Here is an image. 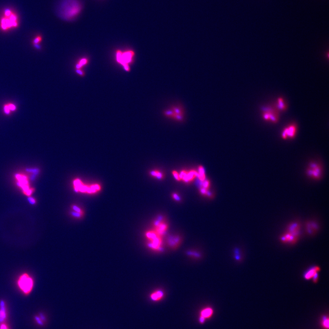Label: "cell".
Here are the masks:
<instances>
[{
    "label": "cell",
    "mask_w": 329,
    "mask_h": 329,
    "mask_svg": "<svg viewBox=\"0 0 329 329\" xmlns=\"http://www.w3.org/2000/svg\"><path fill=\"white\" fill-rule=\"evenodd\" d=\"M83 5L80 0H63L59 8V15L64 20L71 21L82 12Z\"/></svg>",
    "instance_id": "1"
},
{
    "label": "cell",
    "mask_w": 329,
    "mask_h": 329,
    "mask_svg": "<svg viewBox=\"0 0 329 329\" xmlns=\"http://www.w3.org/2000/svg\"><path fill=\"white\" fill-rule=\"evenodd\" d=\"M19 26V17L16 13L10 9L5 10L0 19V28L1 30L8 31L17 28Z\"/></svg>",
    "instance_id": "2"
},
{
    "label": "cell",
    "mask_w": 329,
    "mask_h": 329,
    "mask_svg": "<svg viewBox=\"0 0 329 329\" xmlns=\"http://www.w3.org/2000/svg\"><path fill=\"white\" fill-rule=\"evenodd\" d=\"M16 284L19 290L23 295L27 296L33 291L34 281L32 276L29 273H23L17 277Z\"/></svg>",
    "instance_id": "3"
},
{
    "label": "cell",
    "mask_w": 329,
    "mask_h": 329,
    "mask_svg": "<svg viewBox=\"0 0 329 329\" xmlns=\"http://www.w3.org/2000/svg\"><path fill=\"white\" fill-rule=\"evenodd\" d=\"M145 235L147 240V246L149 249L155 252L163 251L162 237L157 234L152 229L146 231Z\"/></svg>",
    "instance_id": "4"
},
{
    "label": "cell",
    "mask_w": 329,
    "mask_h": 329,
    "mask_svg": "<svg viewBox=\"0 0 329 329\" xmlns=\"http://www.w3.org/2000/svg\"><path fill=\"white\" fill-rule=\"evenodd\" d=\"M73 185L74 186V191L76 193L81 192L93 194L98 193L102 190V187L100 184L96 183L91 185H85L79 179H76L73 182Z\"/></svg>",
    "instance_id": "5"
},
{
    "label": "cell",
    "mask_w": 329,
    "mask_h": 329,
    "mask_svg": "<svg viewBox=\"0 0 329 329\" xmlns=\"http://www.w3.org/2000/svg\"><path fill=\"white\" fill-rule=\"evenodd\" d=\"M184 114V108L180 104L171 105L163 112V114L165 117L178 122L183 121Z\"/></svg>",
    "instance_id": "6"
},
{
    "label": "cell",
    "mask_w": 329,
    "mask_h": 329,
    "mask_svg": "<svg viewBox=\"0 0 329 329\" xmlns=\"http://www.w3.org/2000/svg\"><path fill=\"white\" fill-rule=\"evenodd\" d=\"M134 55L135 53L132 50L125 52L118 50L116 53V60L118 63L123 66L126 71L129 72L130 70L129 64L132 63Z\"/></svg>",
    "instance_id": "7"
},
{
    "label": "cell",
    "mask_w": 329,
    "mask_h": 329,
    "mask_svg": "<svg viewBox=\"0 0 329 329\" xmlns=\"http://www.w3.org/2000/svg\"><path fill=\"white\" fill-rule=\"evenodd\" d=\"M153 230L161 237H163L168 231V223L164 217L160 215L157 217L152 223Z\"/></svg>",
    "instance_id": "8"
},
{
    "label": "cell",
    "mask_w": 329,
    "mask_h": 329,
    "mask_svg": "<svg viewBox=\"0 0 329 329\" xmlns=\"http://www.w3.org/2000/svg\"><path fill=\"white\" fill-rule=\"evenodd\" d=\"M278 111L272 107H267L263 108L262 117L266 121L276 123L278 121Z\"/></svg>",
    "instance_id": "9"
},
{
    "label": "cell",
    "mask_w": 329,
    "mask_h": 329,
    "mask_svg": "<svg viewBox=\"0 0 329 329\" xmlns=\"http://www.w3.org/2000/svg\"><path fill=\"white\" fill-rule=\"evenodd\" d=\"M322 168L321 166L315 163H311L307 170L308 176L318 179L321 177Z\"/></svg>",
    "instance_id": "10"
},
{
    "label": "cell",
    "mask_w": 329,
    "mask_h": 329,
    "mask_svg": "<svg viewBox=\"0 0 329 329\" xmlns=\"http://www.w3.org/2000/svg\"><path fill=\"white\" fill-rule=\"evenodd\" d=\"M167 244L171 249H177L182 242V238L179 235H170L166 240Z\"/></svg>",
    "instance_id": "11"
},
{
    "label": "cell",
    "mask_w": 329,
    "mask_h": 329,
    "mask_svg": "<svg viewBox=\"0 0 329 329\" xmlns=\"http://www.w3.org/2000/svg\"><path fill=\"white\" fill-rule=\"evenodd\" d=\"M297 131L296 125L291 124L286 127L283 130L282 134L283 139H286L287 138H293L295 136Z\"/></svg>",
    "instance_id": "12"
},
{
    "label": "cell",
    "mask_w": 329,
    "mask_h": 329,
    "mask_svg": "<svg viewBox=\"0 0 329 329\" xmlns=\"http://www.w3.org/2000/svg\"><path fill=\"white\" fill-rule=\"evenodd\" d=\"M300 226L299 223H293L290 224L287 229V232L299 238L300 235Z\"/></svg>",
    "instance_id": "13"
},
{
    "label": "cell",
    "mask_w": 329,
    "mask_h": 329,
    "mask_svg": "<svg viewBox=\"0 0 329 329\" xmlns=\"http://www.w3.org/2000/svg\"><path fill=\"white\" fill-rule=\"evenodd\" d=\"M319 271H320V268L319 266H312L308 269V270L304 273L303 275L304 278L307 280H308L311 279H312L314 276L317 273H319Z\"/></svg>",
    "instance_id": "14"
},
{
    "label": "cell",
    "mask_w": 329,
    "mask_h": 329,
    "mask_svg": "<svg viewBox=\"0 0 329 329\" xmlns=\"http://www.w3.org/2000/svg\"><path fill=\"white\" fill-rule=\"evenodd\" d=\"M164 293L162 290H155L149 295V299L153 302H158L162 300L164 298Z\"/></svg>",
    "instance_id": "15"
},
{
    "label": "cell",
    "mask_w": 329,
    "mask_h": 329,
    "mask_svg": "<svg viewBox=\"0 0 329 329\" xmlns=\"http://www.w3.org/2000/svg\"><path fill=\"white\" fill-rule=\"evenodd\" d=\"M214 314V310L211 307H206L202 308L199 313V316L204 318L207 321L211 318Z\"/></svg>",
    "instance_id": "16"
},
{
    "label": "cell",
    "mask_w": 329,
    "mask_h": 329,
    "mask_svg": "<svg viewBox=\"0 0 329 329\" xmlns=\"http://www.w3.org/2000/svg\"><path fill=\"white\" fill-rule=\"evenodd\" d=\"M298 239V238L295 237V236L288 233L287 232L284 235H282L280 237L281 242L285 243L288 244L295 243L297 241Z\"/></svg>",
    "instance_id": "17"
},
{
    "label": "cell",
    "mask_w": 329,
    "mask_h": 329,
    "mask_svg": "<svg viewBox=\"0 0 329 329\" xmlns=\"http://www.w3.org/2000/svg\"><path fill=\"white\" fill-rule=\"evenodd\" d=\"M318 227L317 223L315 222H308L306 225L307 231L308 234L312 235L315 233V232L318 230Z\"/></svg>",
    "instance_id": "18"
},
{
    "label": "cell",
    "mask_w": 329,
    "mask_h": 329,
    "mask_svg": "<svg viewBox=\"0 0 329 329\" xmlns=\"http://www.w3.org/2000/svg\"><path fill=\"white\" fill-rule=\"evenodd\" d=\"M17 110V106L13 103H7L3 106V112L5 114L9 115L12 112H15Z\"/></svg>",
    "instance_id": "19"
},
{
    "label": "cell",
    "mask_w": 329,
    "mask_h": 329,
    "mask_svg": "<svg viewBox=\"0 0 329 329\" xmlns=\"http://www.w3.org/2000/svg\"><path fill=\"white\" fill-rule=\"evenodd\" d=\"M277 109L278 111H284L287 109V105L286 103L283 98L279 97L278 98L277 101Z\"/></svg>",
    "instance_id": "20"
},
{
    "label": "cell",
    "mask_w": 329,
    "mask_h": 329,
    "mask_svg": "<svg viewBox=\"0 0 329 329\" xmlns=\"http://www.w3.org/2000/svg\"><path fill=\"white\" fill-rule=\"evenodd\" d=\"M149 174L151 176L156 178L158 180H162L164 178V175L163 173L158 170H154L149 171Z\"/></svg>",
    "instance_id": "21"
},
{
    "label": "cell",
    "mask_w": 329,
    "mask_h": 329,
    "mask_svg": "<svg viewBox=\"0 0 329 329\" xmlns=\"http://www.w3.org/2000/svg\"><path fill=\"white\" fill-rule=\"evenodd\" d=\"M1 308H0V322L4 321L7 317V312L6 311L4 302H2L1 304Z\"/></svg>",
    "instance_id": "22"
},
{
    "label": "cell",
    "mask_w": 329,
    "mask_h": 329,
    "mask_svg": "<svg viewBox=\"0 0 329 329\" xmlns=\"http://www.w3.org/2000/svg\"><path fill=\"white\" fill-rule=\"evenodd\" d=\"M198 178L201 182H203L206 179L205 174V170L204 167L200 166L198 167Z\"/></svg>",
    "instance_id": "23"
},
{
    "label": "cell",
    "mask_w": 329,
    "mask_h": 329,
    "mask_svg": "<svg viewBox=\"0 0 329 329\" xmlns=\"http://www.w3.org/2000/svg\"><path fill=\"white\" fill-rule=\"evenodd\" d=\"M71 209L72 211H75L76 212L81 213L85 215V212L83 209H82L81 207L76 204H72L71 206Z\"/></svg>",
    "instance_id": "24"
},
{
    "label": "cell",
    "mask_w": 329,
    "mask_h": 329,
    "mask_svg": "<svg viewBox=\"0 0 329 329\" xmlns=\"http://www.w3.org/2000/svg\"><path fill=\"white\" fill-rule=\"evenodd\" d=\"M87 62L88 60L87 59H82L80 60V61L79 62V63L76 65V69H80L81 68L82 66H83V65H86V64L87 63Z\"/></svg>",
    "instance_id": "25"
},
{
    "label": "cell",
    "mask_w": 329,
    "mask_h": 329,
    "mask_svg": "<svg viewBox=\"0 0 329 329\" xmlns=\"http://www.w3.org/2000/svg\"><path fill=\"white\" fill-rule=\"evenodd\" d=\"M70 215L74 217L75 219H81L84 217V215L83 214H81V213H78L76 212L75 211H70Z\"/></svg>",
    "instance_id": "26"
},
{
    "label": "cell",
    "mask_w": 329,
    "mask_h": 329,
    "mask_svg": "<svg viewBox=\"0 0 329 329\" xmlns=\"http://www.w3.org/2000/svg\"><path fill=\"white\" fill-rule=\"evenodd\" d=\"M172 175H173V177L177 181H181V178H180V174L179 173L176 171H173L172 172Z\"/></svg>",
    "instance_id": "27"
},
{
    "label": "cell",
    "mask_w": 329,
    "mask_h": 329,
    "mask_svg": "<svg viewBox=\"0 0 329 329\" xmlns=\"http://www.w3.org/2000/svg\"><path fill=\"white\" fill-rule=\"evenodd\" d=\"M42 40V38L41 36L39 35V36H36V38H34V39L33 43L35 45H38L41 42Z\"/></svg>",
    "instance_id": "28"
},
{
    "label": "cell",
    "mask_w": 329,
    "mask_h": 329,
    "mask_svg": "<svg viewBox=\"0 0 329 329\" xmlns=\"http://www.w3.org/2000/svg\"><path fill=\"white\" fill-rule=\"evenodd\" d=\"M171 197H172V198L174 199L176 201L179 202L181 201V197L177 193H173L171 194Z\"/></svg>",
    "instance_id": "29"
},
{
    "label": "cell",
    "mask_w": 329,
    "mask_h": 329,
    "mask_svg": "<svg viewBox=\"0 0 329 329\" xmlns=\"http://www.w3.org/2000/svg\"><path fill=\"white\" fill-rule=\"evenodd\" d=\"M203 183H202V187H204L206 189H208L210 187V182L209 180L205 179L204 181H203Z\"/></svg>",
    "instance_id": "30"
},
{
    "label": "cell",
    "mask_w": 329,
    "mask_h": 329,
    "mask_svg": "<svg viewBox=\"0 0 329 329\" xmlns=\"http://www.w3.org/2000/svg\"><path fill=\"white\" fill-rule=\"evenodd\" d=\"M329 319L328 318L325 317L323 320V326L326 329L329 328Z\"/></svg>",
    "instance_id": "31"
},
{
    "label": "cell",
    "mask_w": 329,
    "mask_h": 329,
    "mask_svg": "<svg viewBox=\"0 0 329 329\" xmlns=\"http://www.w3.org/2000/svg\"><path fill=\"white\" fill-rule=\"evenodd\" d=\"M187 253L189 255L192 257H194L198 258L200 257H201L200 255L198 253H197V252L195 251H190L189 252H187Z\"/></svg>",
    "instance_id": "32"
},
{
    "label": "cell",
    "mask_w": 329,
    "mask_h": 329,
    "mask_svg": "<svg viewBox=\"0 0 329 329\" xmlns=\"http://www.w3.org/2000/svg\"><path fill=\"white\" fill-rule=\"evenodd\" d=\"M235 258L237 261H239L241 260V256H240V251L239 250V249H236V250L235 251Z\"/></svg>",
    "instance_id": "33"
},
{
    "label": "cell",
    "mask_w": 329,
    "mask_h": 329,
    "mask_svg": "<svg viewBox=\"0 0 329 329\" xmlns=\"http://www.w3.org/2000/svg\"><path fill=\"white\" fill-rule=\"evenodd\" d=\"M318 279L319 273H316V274L314 276V277H313V278H312V280H313V282L315 283H317V282H318Z\"/></svg>",
    "instance_id": "34"
},
{
    "label": "cell",
    "mask_w": 329,
    "mask_h": 329,
    "mask_svg": "<svg viewBox=\"0 0 329 329\" xmlns=\"http://www.w3.org/2000/svg\"><path fill=\"white\" fill-rule=\"evenodd\" d=\"M0 329H10L8 326L5 324H2L0 325Z\"/></svg>",
    "instance_id": "35"
},
{
    "label": "cell",
    "mask_w": 329,
    "mask_h": 329,
    "mask_svg": "<svg viewBox=\"0 0 329 329\" xmlns=\"http://www.w3.org/2000/svg\"><path fill=\"white\" fill-rule=\"evenodd\" d=\"M28 200L29 202H30L31 204H35V202H36L35 199L31 197L28 198Z\"/></svg>",
    "instance_id": "36"
},
{
    "label": "cell",
    "mask_w": 329,
    "mask_h": 329,
    "mask_svg": "<svg viewBox=\"0 0 329 329\" xmlns=\"http://www.w3.org/2000/svg\"><path fill=\"white\" fill-rule=\"evenodd\" d=\"M76 72L81 76H83L84 75L83 72L80 69H76Z\"/></svg>",
    "instance_id": "37"
}]
</instances>
